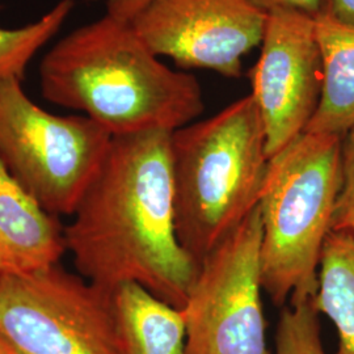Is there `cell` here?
Returning a JSON list of instances; mask_svg holds the SVG:
<instances>
[{
    "instance_id": "obj_1",
    "label": "cell",
    "mask_w": 354,
    "mask_h": 354,
    "mask_svg": "<svg viewBox=\"0 0 354 354\" xmlns=\"http://www.w3.org/2000/svg\"><path fill=\"white\" fill-rule=\"evenodd\" d=\"M64 241L91 283L112 291L134 282L165 304L185 306L198 266L177 239L172 133L112 137Z\"/></svg>"
},
{
    "instance_id": "obj_2",
    "label": "cell",
    "mask_w": 354,
    "mask_h": 354,
    "mask_svg": "<svg viewBox=\"0 0 354 354\" xmlns=\"http://www.w3.org/2000/svg\"><path fill=\"white\" fill-rule=\"evenodd\" d=\"M39 86L48 102L83 112L112 137L174 133L205 109L196 76L162 64L130 23L106 13L51 48Z\"/></svg>"
},
{
    "instance_id": "obj_3",
    "label": "cell",
    "mask_w": 354,
    "mask_h": 354,
    "mask_svg": "<svg viewBox=\"0 0 354 354\" xmlns=\"http://www.w3.org/2000/svg\"><path fill=\"white\" fill-rule=\"evenodd\" d=\"M268 163L252 95L172 133L177 239L197 266L259 206Z\"/></svg>"
},
{
    "instance_id": "obj_4",
    "label": "cell",
    "mask_w": 354,
    "mask_h": 354,
    "mask_svg": "<svg viewBox=\"0 0 354 354\" xmlns=\"http://www.w3.org/2000/svg\"><path fill=\"white\" fill-rule=\"evenodd\" d=\"M339 136L304 131L269 158L260 198L261 281L282 307L315 297L319 266L342 189Z\"/></svg>"
},
{
    "instance_id": "obj_5",
    "label": "cell",
    "mask_w": 354,
    "mask_h": 354,
    "mask_svg": "<svg viewBox=\"0 0 354 354\" xmlns=\"http://www.w3.org/2000/svg\"><path fill=\"white\" fill-rule=\"evenodd\" d=\"M112 136L87 115H55L26 96L21 79L0 82V160L51 215H74Z\"/></svg>"
},
{
    "instance_id": "obj_6",
    "label": "cell",
    "mask_w": 354,
    "mask_h": 354,
    "mask_svg": "<svg viewBox=\"0 0 354 354\" xmlns=\"http://www.w3.org/2000/svg\"><path fill=\"white\" fill-rule=\"evenodd\" d=\"M0 335L15 354H122L111 291L58 264L0 277Z\"/></svg>"
},
{
    "instance_id": "obj_7",
    "label": "cell",
    "mask_w": 354,
    "mask_h": 354,
    "mask_svg": "<svg viewBox=\"0 0 354 354\" xmlns=\"http://www.w3.org/2000/svg\"><path fill=\"white\" fill-rule=\"evenodd\" d=\"M257 206L198 266L187 304L184 354H272L261 302Z\"/></svg>"
},
{
    "instance_id": "obj_8",
    "label": "cell",
    "mask_w": 354,
    "mask_h": 354,
    "mask_svg": "<svg viewBox=\"0 0 354 354\" xmlns=\"http://www.w3.org/2000/svg\"><path fill=\"white\" fill-rule=\"evenodd\" d=\"M250 76L270 158L304 134L317 112L323 66L315 17L292 10L266 13L261 53Z\"/></svg>"
},
{
    "instance_id": "obj_9",
    "label": "cell",
    "mask_w": 354,
    "mask_h": 354,
    "mask_svg": "<svg viewBox=\"0 0 354 354\" xmlns=\"http://www.w3.org/2000/svg\"><path fill=\"white\" fill-rule=\"evenodd\" d=\"M266 23V13L248 0H152L130 24L158 57L238 77Z\"/></svg>"
},
{
    "instance_id": "obj_10",
    "label": "cell",
    "mask_w": 354,
    "mask_h": 354,
    "mask_svg": "<svg viewBox=\"0 0 354 354\" xmlns=\"http://www.w3.org/2000/svg\"><path fill=\"white\" fill-rule=\"evenodd\" d=\"M64 228L0 160V277L57 266L66 252Z\"/></svg>"
},
{
    "instance_id": "obj_11",
    "label": "cell",
    "mask_w": 354,
    "mask_h": 354,
    "mask_svg": "<svg viewBox=\"0 0 354 354\" xmlns=\"http://www.w3.org/2000/svg\"><path fill=\"white\" fill-rule=\"evenodd\" d=\"M114 324L122 354H184L185 317L134 282L111 291Z\"/></svg>"
},
{
    "instance_id": "obj_12",
    "label": "cell",
    "mask_w": 354,
    "mask_h": 354,
    "mask_svg": "<svg viewBox=\"0 0 354 354\" xmlns=\"http://www.w3.org/2000/svg\"><path fill=\"white\" fill-rule=\"evenodd\" d=\"M322 54L320 100L306 131L342 137L354 127V26L315 17Z\"/></svg>"
},
{
    "instance_id": "obj_13",
    "label": "cell",
    "mask_w": 354,
    "mask_h": 354,
    "mask_svg": "<svg viewBox=\"0 0 354 354\" xmlns=\"http://www.w3.org/2000/svg\"><path fill=\"white\" fill-rule=\"evenodd\" d=\"M313 304L335 324L336 354H354V235L330 231L323 247Z\"/></svg>"
},
{
    "instance_id": "obj_14",
    "label": "cell",
    "mask_w": 354,
    "mask_h": 354,
    "mask_svg": "<svg viewBox=\"0 0 354 354\" xmlns=\"http://www.w3.org/2000/svg\"><path fill=\"white\" fill-rule=\"evenodd\" d=\"M74 8L75 0H59L35 23L12 29L0 26V82L23 79L29 62L58 33Z\"/></svg>"
},
{
    "instance_id": "obj_15",
    "label": "cell",
    "mask_w": 354,
    "mask_h": 354,
    "mask_svg": "<svg viewBox=\"0 0 354 354\" xmlns=\"http://www.w3.org/2000/svg\"><path fill=\"white\" fill-rule=\"evenodd\" d=\"M319 315L313 298L283 308L276 332L274 354H327L320 336Z\"/></svg>"
},
{
    "instance_id": "obj_16",
    "label": "cell",
    "mask_w": 354,
    "mask_h": 354,
    "mask_svg": "<svg viewBox=\"0 0 354 354\" xmlns=\"http://www.w3.org/2000/svg\"><path fill=\"white\" fill-rule=\"evenodd\" d=\"M342 184L339 193L330 230L354 235V127L342 140Z\"/></svg>"
},
{
    "instance_id": "obj_17",
    "label": "cell",
    "mask_w": 354,
    "mask_h": 354,
    "mask_svg": "<svg viewBox=\"0 0 354 354\" xmlns=\"http://www.w3.org/2000/svg\"><path fill=\"white\" fill-rule=\"evenodd\" d=\"M256 8L263 12H270L274 10H292L298 12L317 17L320 12L323 0H248Z\"/></svg>"
},
{
    "instance_id": "obj_18",
    "label": "cell",
    "mask_w": 354,
    "mask_h": 354,
    "mask_svg": "<svg viewBox=\"0 0 354 354\" xmlns=\"http://www.w3.org/2000/svg\"><path fill=\"white\" fill-rule=\"evenodd\" d=\"M319 13L342 26H354V0H323Z\"/></svg>"
},
{
    "instance_id": "obj_19",
    "label": "cell",
    "mask_w": 354,
    "mask_h": 354,
    "mask_svg": "<svg viewBox=\"0 0 354 354\" xmlns=\"http://www.w3.org/2000/svg\"><path fill=\"white\" fill-rule=\"evenodd\" d=\"M152 0H106V15L115 20L131 23L138 13Z\"/></svg>"
},
{
    "instance_id": "obj_20",
    "label": "cell",
    "mask_w": 354,
    "mask_h": 354,
    "mask_svg": "<svg viewBox=\"0 0 354 354\" xmlns=\"http://www.w3.org/2000/svg\"><path fill=\"white\" fill-rule=\"evenodd\" d=\"M0 354H15L12 348L8 345V342L4 340V337L0 335Z\"/></svg>"
}]
</instances>
